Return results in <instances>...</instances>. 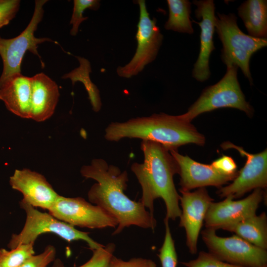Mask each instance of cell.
I'll list each match as a JSON object with an SVG mask.
<instances>
[{"label": "cell", "instance_id": "6da1fadb", "mask_svg": "<svg viewBox=\"0 0 267 267\" xmlns=\"http://www.w3.org/2000/svg\"><path fill=\"white\" fill-rule=\"evenodd\" d=\"M80 173L86 178L96 181L88 191L89 201L117 220L118 225L113 235L131 225L155 229L157 221L154 214L146 210L139 201L131 200L124 192L128 181L127 171L122 172L117 166L97 158L89 165L83 166Z\"/></svg>", "mask_w": 267, "mask_h": 267}, {"label": "cell", "instance_id": "7a4b0ae2", "mask_svg": "<svg viewBox=\"0 0 267 267\" xmlns=\"http://www.w3.org/2000/svg\"><path fill=\"white\" fill-rule=\"evenodd\" d=\"M140 148L143 163L134 162L131 167L141 187L139 201L153 214L154 200L162 198L166 208L165 218L175 220L181 215L180 195L173 179L178 172L177 163L170 151L158 143L142 140Z\"/></svg>", "mask_w": 267, "mask_h": 267}, {"label": "cell", "instance_id": "3957f363", "mask_svg": "<svg viewBox=\"0 0 267 267\" xmlns=\"http://www.w3.org/2000/svg\"><path fill=\"white\" fill-rule=\"evenodd\" d=\"M104 137L114 142L126 138L149 140L169 151L188 143L202 146L206 141L205 136L182 114L174 116L164 113L111 122L105 130Z\"/></svg>", "mask_w": 267, "mask_h": 267}, {"label": "cell", "instance_id": "277c9868", "mask_svg": "<svg viewBox=\"0 0 267 267\" xmlns=\"http://www.w3.org/2000/svg\"><path fill=\"white\" fill-rule=\"evenodd\" d=\"M215 30L222 44L221 59L226 65H235L242 70L245 77L253 84L250 71V60L255 52L265 47L267 39L252 37L244 33L238 27L234 14L218 13Z\"/></svg>", "mask_w": 267, "mask_h": 267}, {"label": "cell", "instance_id": "5b68a950", "mask_svg": "<svg viewBox=\"0 0 267 267\" xmlns=\"http://www.w3.org/2000/svg\"><path fill=\"white\" fill-rule=\"evenodd\" d=\"M20 206L26 213L25 223L19 233L12 234L7 245L10 250L21 244L34 243L40 235L46 233L55 234L69 242L83 240L92 251L104 246L90 237L89 232L79 230L49 213L41 212L23 199Z\"/></svg>", "mask_w": 267, "mask_h": 267}, {"label": "cell", "instance_id": "8992f818", "mask_svg": "<svg viewBox=\"0 0 267 267\" xmlns=\"http://www.w3.org/2000/svg\"><path fill=\"white\" fill-rule=\"evenodd\" d=\"M226 72L216 84L205 88L199 98L182 114L190 122L197 116L221 108H233L244 112L249 117L254 109L248 102L241 90L237 78L238 67L227 66Z\"/></svg>", "mask_w": 267, "mask_h": 267}, {"label": "cell", "instance_id": "52a82bcc", "mask_svg": "<svg viewBox=\"0 0 267 267\" xmlns=\"http://www.w3.org/2000/svg\"><path fill=\"white\" fill-rule=\"evenodd\" d=\"M46 0H35L32 17L25 30L18 36L11 39L0 37V55L3 61V70L0 77V87L13 76L21 74V66L27 51L37 55L38 44L45 42H53L48 38H38L35 32L44 15V5Z\"/></svg>", "mask_w": 267, "mask_h": 267}, {"label": "cell", "instance_id": "ba28073f", "mask_svg": "<svg viewBox=\"0 0 267 267\" xmlns=\"http://www.w3.org/2000/svg\"><path fill=\"white\" fill-rule=\"evenodd\" d=\"M202 237L209 251L220 260L243 267L267 266V250L257 247L236 235L221 237L216 230L206 228Z\"/></svg>", "mask_w": 267, "mask_h": 267}, {"label": "cell", "instance_id": "9c48e42d", "mask_svg": "<svg viewBox=\"0 0 267 267\" xmlns=\"http://www.w3.org/2000/svg\"><path fill=\"white\" fill-rule=\"evenodd\" d=\"M139 21L135 36L137 48L132 59L126 65L119 66L117 75L130 78L137 75L156 58L162 44L163 36L156 25V19H151L147 11L145 0H138Z\"/></svg>", "mask_w": 267, "mask_h": 267}, {"label": "cell", "instance_id": "30bf717a", "mask_svg": "<svg viewBox=\"0 0 267 267\" xmlns=\"http://www.w3.org/2000/svg\"><path fill=\"white\" fill-rule=\"evenodd\" d=\"M48 212L59 220L74 226L101 229L118 225L115 218L81 197H66L58 195Z\"/></svg>", "mask_w": 267, "mask_h": 267}, {"label": "cell", "instance_id": "8fae6325", "mask_svg": "<svg viewBox=\"0 0 267 267\" xmlns=\"http://www.w3.org/2000/svg\"><path fill=\"white\" fill-rule=\"evenodd\" d=\"M223 149H234L246 158L244 167L238 172L236 177L228 185L220 188L218 194L221 197H230L233 199L257 188L267 186V149L252 154L242 147L226 141L222 145Z\"/></svg>", "mask_w": 267, "mask_h": 267}, {"label": "cell", "instance_id": "7c38bea8", "mask_svg": "<svg viewBox=\"0 0 267 267\" xmlns=\"http://www.w3.org/2000/svg\"><path fill=\"white\" fill-rule=\"evenodd\" d=\"M179 191L181 194L179 198L181 209L179 226L185 229L186 244L189 252L195 254L206 214L214 199L205 187L199 188L193 192L181 189Z\"/></svg>", "mask_w": 267, "mask_h": 267}, {"label": "cell", "instance_id": "4fadbf2b", "mask_svg": "<svg viewBox=\"0 0 267 267\" xmlns=\"http://www.w3.org/2000/svg\"><path fill=\"white\" fill-rule=\"evenodd\" d=\"M265 196L261 188H257L246 198L234 200L226 197L222 201L213 202L204 219L206 228L220 229L222 226L233 223L256 214V211Z\"/></svg>", "mask_w": 267, "mask_h": 267}, {"label": "cell", "instance_id": "5bb4252c", "mask_svg": "<svg viewBox=\"0 0 267 267\" xmlns=\"http://www.w3.org/2000/svg\"><path fill=\"white\" fill-rule=\"evenodd\" d=\"M170 152L178 166L181 190L190 191L208 186L220 188L237 176L238 173L231 176L223 175L211 164L197 162L187 155L179 154L177 150Z\"/></svg>", "mask_w": 267, "mask_h": 267}, {"label": "cell", "instance_id": "9a60e30c", "mask_svg": "<svg viewBox=\"0 0 267 267\" xmlns=\"http://www.w3.org/2000/svg\"><path fill=\"white\" fill-rule=\"evenodd\" d=\"M197 6L195 10L196 17L201 20L195 23L199 25L200 33V48L198 58L194 64L192 76L199 82H204L209 79L211 72L209 68V59L211 52L215 49L213 36L215 31V6L213 0H194Z\"/></svg>", "mask_w": 267, "mask_h": 267}, {"label": "cell", "instance_id": "2e32d148", "mask_svg": "<svg viewBox=\"0 0 267 267\" xmlns=\"http://www.w3.org/2000/svg\"><path fill=\"white\" fill-rule=\"evenodd\" d=\"M9 184L22 194L23 200L34 207L48 210L58 196L43 175L29 169L15 170L9 178Z\"/></svg>", "mask_w": 267, "mask_h": 267}, {"label": "cell", "instance_id": "e0dca14e", "mask_svg": "<svg viewBox=\"0 0 267 267\" xmlns=\"http://www.w3.org/2000/svg\"><path fill=\"white\" fill-rule=\"evenodd\" d=\"M30 119L40 122L51 117L59 97L58 85L44 73L31 77Z\"/></svg>", "mask_w": 267, "mask_h": 267}, {"label": "cell", "instance_id": "ac0fdd59", "mask_svg": "<svg viewBox=\"0 0 267 267\" xmlns=\"http://www.w3.org/2000/svg\"><path fill=\"white\" fill-rule=\"evenodd\" d=\"M31 92V77L21 73L0 87V100L13 114L22 118L30 119Z\"/></svg>", "mask_w": 267, "mask_h": 267}, {"label": "cell", "instance_id": "d6986e66", "mask_svg": "<svg viewBox=\"0 0 267 267\" xmlns=\"http://www.w3.org/2000/svg\"><path fill=\"white\" fill-rule=\"evenodd\" d=\"M220 229L235 235L260 248H267V217L265 212L255 214L239 222L222 226Z\"/></svg>", "mask_w": 267, "mask_h": 267}, {"label": "cell", "instance_id": "ffe728a7", "mask_svg": "<svg viewBox=\"0 0 267 267\" xmlns=\"http://www.w3.org/2000/svg\"><path fill=\"white\" fill-rule=\"evenodd\" d=\"M238 14L243 21L248 35L259 39L267 38L266 0H246L238 7Z\"/></svg>", "mask_w": 267, "mask_h": 267}, {"label": "cell", "instance_id": "44dd1931", "mask_svg": "<svg viewBox=\"0 0 267 267\" xmlns=\"http://www.w3.org/2000/svg\"><path fill=\"white\" fill-rule=\"evenodd\" d=\"M169 18L164 27L167 30L192 34L190 20L191 2L187 0H167Z\"/></svg>", "mask_w": 267, "mask_h": 267}, {"label": "cell", "instance_id": "7402d4cb", "mask_svg": "<svg viewBox=\"0 0 267 267\" xmlns=\"http://www.w3.org/2000/svg\"><path fill=\"white\" fill-rule=\"evenodd\" d=\"M77 58L79 61V67L65 74L62 78L70 79L73 85L76 82H82L88 92L92 110L97 112L101 109L102 102L99 90L90 79L89 74L91 72L90 62L84 57L78 56Z\"/></svg>", "mask_w": 267, "mask_h": 267}, {"label": "cell", "instance_id": "603a6c76", "mask_svg": "<svg viewBox=\"0 0 267 267\" xmlns=\"http://www.w3.org/2000/svg\"><path fill=\"white\" fill-rule=\"evenodd\" d=\"M34 245L23 244L10 251L0 249V267H19L34 255Z\"/></svg>", "mask_w": 267, "mask_h": 267}, {"label": "cell", "instance_id": "cb8c5ba5", "mask_svg": "<svg viewBox=\"0 0 267 267\" xmlns=\"http://www.w3.org/2000/svg\"><path fill=\"white\" fill-rule=\"evenodd\" d=\"M169 220L165 218V234L163 243L157 255L162 267H177L178 256L175 241L173 239L169 223Z\"/></svg>", "mask_w": 267, "mask_h": 267}, {"label": "cell", "instance_id": "d4e9b609", "mask_svg": "<svg viewBox=\"0 0 267 267\" xmlns=\"http://www.w3.org/2000/svg\"><path fill=\"white\" fill-rule=\"evenodd\" d=\"M115 250V245L113 243L94 250L90 260L79 267H108ZM52 267H66L59 259H57L53 261Z\"/></svg>", "mask_w": 267, "mask_h": 267}, {"label": "cell", "instance_id": "484cf974", "mask_svg": "<svg viewBox=\"0 0 267 267\" xmlns=\"http://www.w3.org/2000/svg\"><path fill=\"white\" fill-rule=\"evenodd\" d=\"M73 13L70 24L72 25L70 31L72 36H76L81 23L87 20L88 17H84V11L87 9L97 10L100 7V0H74Z\"/></svg>", "mask_w": 267, "mask_h": 267}, {"label": "cell", "instance_id": "4316f807", "mask_svg": "<svg viewBox=\"0 0 267 267\" xmlns=\"http://www.w3.org/2000/svg\"><path fill=\"white\" fill-rule=\"evenodd\" d=\"M181 264L186 267H243L224 262L210 252L200 251L197 258Z\"/></svg>", "mask_w": 267, "mask_h": 267}, {"label": "cell", "instance_id": "83f0119b", "mask_svg": "<svg viewBox=\"0 0 267 267\" xmlns=\"http://www.w3.org/2000/svg\"><path fill=\"white\" fill-rule=\"evenodd\" d=\"M56 250L51 245H47L43 252L32 255L19 267H47V266L55 260Z\"/></svg>", "mask_w": 267, "mask_h": 267}, {"label": "cell", "instance_id": "f1b7e54d", "mask_svg": "<svg viewBox=\"0 0 267 267\" xmlns=\"http://www.w3.org/2000/svg\"><path fill=\"white\" fill-rule=\"evenodd\" d=\"M19 0H0V28L7 25L18 11Z\"/></svg>", "mask_w": 267, "mask_h": 267}, {"label": "cell", "instance_id": "f546056e", "mask_svg": "<svg viewBox=\"0 0 267 267\" xmlns=\"http://www.w3.org/2000/svg\"><path fill=\"white\" fill-rule=\"evenodd\" d=\"M108 267H156V265L149 259L134 258L128 261H124L113 256Z\"/></svg>", "mask_w": 267, "mask_h": 267}, {"label": "cell", "instance_id": "4dcf8cb0", "mask_svg": "<svg viewBox=\"0 0 267 267\" xmlns=\"http://www.w3.org/2000/svg\"><path fill=\"white\" fill-rule=\"evenodd\" d=\"M211 165L222 174L231 176L238 173L237 165L234 160L230 156L223 155L214 161Z\"/></svg>", "mask_w": 267, "mask_h": 267}, {"label": "cell", "instance_id": "1f68e13d", "mask_svg": "<svg viewBox=\"0 0 267 267\" xmlns=\"http://www.w3.org/2000/svg\"><path fill=\"white\" fill-rule=\"evenodd\" d=\"M267 267V266H266V267Z\"/></svg>", "mask_w": 267, "mask_h": 267}]
</instances>
